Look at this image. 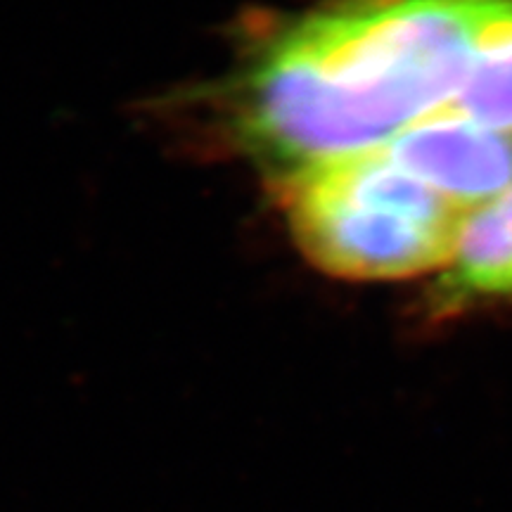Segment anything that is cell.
<instances>
[{"mask_svg": "<svg viewBox=\"0 0 512 512\" xmlns=\"http://www.w3.org/2000/svg\"><path fill=\"white\" fill-rule=\"evenodd\" d=\"M512 0H332L264 36L226 95L235 145L280 181L380 150L456 98Z\"/></svg>", "mask_w": 512, "mask_h": 512, "instance_id": "6da1fadb", "label": "cell"}, {"mask_svg": "<svg viewBox=\"0 0 512 512\" xmlns=\"http://www.w3.org/2000/svg\"><path fill=\"white\" fill-rule=\"evenodd\" d=\"M273 190L306 259L347 280L446 268L470 214L380 150L311 166L275 181Z\"/></svg>", "mask_w": 512, "mask_h": 512, "instance_id": "7a4b0ae2", "label": "cell"}, {"mask_svg": "<svg viewBox=\"0 0 512 512\" xmlns=\"http://www.w3.org/2000/svg\"><path fill=\"white\" fill-rule=\"evenodd\" d=\"M380 152L467 211L512 188V136L448 110L408 126Z\"/></svg>", "mask_w": 512, "mask_h": 512, "instance_id": "3957f363", "label": "cell"}, {"mask_svg": "<svg viewBox=\"0 0 512 512\" xmlns=\"http://www.w3.org/2000/svg\"><path fill=\"white\" fill-rule=\"evenodd\" d=\"M512 294V188L467 214L432 294L434 316Z\"/></svg>", "mask_w": 512, "mask_h": 512, "instance_id": "277c9868", "label": "cell"}, {"mask_svg": "<svg viewBox=\"0 0 512 512\" xmlns=\"http://www.w3.org/2000/svg\"><path fill=\"white\" fill-rule=\"evenodd\" d=\"M444 110L512 136V17L489 38L463 88Z\"/></svg>", "mask_w": 512, "mask_h": 512, "instance_id": "5b68a950", "label": "cell"}]
</instances>
